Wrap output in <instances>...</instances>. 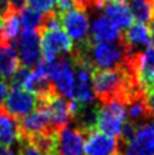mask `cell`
<instances>
[{"label":"cell","instance_id":"6da1fadb","mask_svg":"<svg viewBox=\"0 0 154 155\" xmlns=\"http://www.w3.org/2000/svg\"><path fill=\"white\" fill-rule=\"evenodd\" d=\"M126 119L127 115L125 104L116 100L105 104L99 103L95 117V128L100 131V134L118 138Z\"/></svg>","mask_w":154,"mask_h":155},{"label":"cell","instance_id":"7a4b0ae2","mask_svg":"<svg viewBox=\"0 0 154 155\" xmlns=\"http://www.w3.org/2000/svg\"><path fill=\"white\" fill-rule=\"evenodd\" d=\"M38 36H40V46L44 60L64 58L65 55L72 54L73 42L62 27L40 31Z\"/></svg>","mask_w":154,"mask_h":155},{"label":"cell","instance_id":"3957f363","mask_svg":"<svg viewBox=\"0 0 154 155\" xmlns=\"http://www.w3.org/2000/svg\"><path fill=\"white\" fill-rule=\"evenodd\" d=\"M13 48L19 60L21 67L34 69L42 60L40 36L35 31H21Z\"/></svg>","mask_w":154,"mask_h":155},{"label":"cell","instance_id":"277c9868","mask_svg":"<svg viewBox=\"0 0 154 155\" xmlns=\"http://www.w3.org/2000/svg\"><path fill=\"white\" fill-rule=\"evenodd\" d=\"M2 108L14 119H21L37 108V97L25 88L12 87Z\"/></svg>","mask_w":154,"mask_h":155},{"label":"cell","instance_id":"5b68a950","mask_svg":"<svg viewBox=\"0 0 154 155\" xmlns=\"http://www.w3.org/2000/svg\"><path fill=\"white\" fill-rule=\"evenodd\" d=\"M62 28L65 30L68 37L77 44H82L90 38L89 36V17L87 13L77 8H72L64 14L59 15Z\"/></svg>","mask_w":154,"mask_h":155},{"label":"cell","instance_id":"8992f818","mask_svg":"<svg viewBox=\"0 0 154 155\" xmlns=\"http://www.w3.org/2000/svg\"><path fill=\"white\" fill-rule=\"evenodd\" d=\"M71 58V57H69ZM73 69H75V92L73 101L80 105H90L94 104V91L91 84V69L84 62L72 59Z\"/></svg>","mask_w":154,"mask_h":155},{"label":"cell","instance_id":"52a82bcc","mask_svg":"<svg viewBox=\"0 0 154 155\" xmlns=\"http://www.w3.org/2000/svg\"><path fill=\"white\" fill-rule=\"evenodd\" d=\"M154 154V118L137 126L134 138L125 146L122 155H153Z\"/></svg>","mask_w":154,"mask_h":155},{"label":"cell","instance_id":"ba28073f","mask_svg":"<svg viewBox=\"0 0 154 155\" xmlns=\"http://www.w3.org/2000/svg\"><path fill=\"white\" fill-rule=\"evenodd\" d=\"M119 42L127 54H140L153 48L149 28L148 26L140 23H135L126 31H122Z\"/></svg>","mask_w":154,"mask_h":155},{"label":"cell","instance_id":"9c48e42d","mask_svg":"<svg viewBox=\"0 0 154 155\" xmlns=\"http://www.w3.org/2000/svg\"><path fill=\"white\" fill-rule=\"evenodd\" d=\"M85 155H113L121 154L119 141L100 132L92 131L85 137Z\"/></svg>","mask_w":154,"mask_h":155},{"label":"cell","instance_id":"30bf717a","mask_svg":"<svg viewBox=\"0 0 154 155\" xmlns=\"http://www.w3.org/2000/svg\"><path fill=\"white\" fill-rule=\"evenodd\" d=\"M85 136L77 128L65 127L58 134V155H85Z\"/></svg>","mask_w":154,"mask_h":155},{"label":"cell","instance_id":"8fae6325","mask_svg":"<svg viewBox=\"0 0 154 155\" xmlns=\"http://www.w3.org/2000/svg\"><path fill=\"white\" fill-rule=\"evenodd\" d=\"M137 81L145 95L154 91V48L141 53L136 60Z\"/></svg>","mask_w":154,"mask_h":155},{"label":"cell","instance_id":"7c38bea8","mask_svg":"<svg viewBox=\"0 0 154 155\" xmlns=\"http://www.w3.org/2000/svg\"><path fill=\"white\" fill-rule=\"evenodd\" d=\"M89 36L95 42L117 44L122 37V31L114 26L105 15H96L91 23Z\"/></svg>","mask_w":154,"mask_h":155},{"label":"cell","instance_id":"4fadbf2b","mask_svg":"<svg viewBox=\"0 0 154 155\" xmlns=\"http://www.w3.org/2000/svg\"><path fill=\"white\" fill-rule=\"evenodd\" d=\"M102 10L105 14V17L118 28H129L130 26H132L134 18L129 5L126 3H104Z\"/></svg>","mask_w":154,"mask_h":155},{"label":"cell","instance_id":"5bb4252c","mask_svg":"<svg viewBox=\"0 0 154 155\" xmlns=\"http://www.w3.org/2000/svg\"><path fill=\"white\" fill-rule=\"evenodd\" d=\"M14 142H19L18 120L0 108V146L9 147Z\"/></svg>","mask_w":154,"mask_h":155},{"label":"cell","instance_id":"9a60e30c","mask_svg":"<svg viewBox=\"0 0 154 155\" xmlns=\"http://www.w3.org/2000/svg\"><path fill=\"white\" fill-rule=\"evenodd\" d=\"M21 67L19 60L13 46H0V74L3 80H9Z\"/></svg>","mask_w":154,"mask_h":155},{"label":"cell","instance_id":"2e32d148","mask_svg":"<svg viewBox=\"0 0 154 155\" xmlns=\"http://www.w3.org/2000/svg\"><path fill=\"white\" fill-rule=\"evenodd\" d=\"M129 8L137 23L146 26L154 19V0H131Z\"/></svg>","mask_w":154,"mask_h":155},{"label":"cell","instance_id":"e0dca14e","mask_svg":"<svg viewBox=\"0 0 154 155\" xmlns=\"http://www.w3.org/2000/svg\"><path fill=\"white\" fill-rule=\"evenodd\" d=\"M44 14L40 12L28 8H25L19 13V23L22 31H35L37 32L40 30L41 23H42Z\"/></svg>","mask_w":154,"mask_h":155},{"label":"cell","instance_id":"ac0fdd59","mask_svg":"<svg viewBox=\"0 0 154 155\" xmlns=\"http://www.w3.org/2000/svg\"><path fill=\"white\" fill-rule=\"evenodd\" d=\"M58 0H27V4L30 5L31 9L40 12L42 14L50 13L55 9Z\"/></svg>","mask_w":154,"mask_h":155},{"label":"cell","instance_id":"d6986e66","mask_svg":"<svg viewBox=\"0 0 154 155\" xmlns=\"http://www.w3.org/2000/svg\"><path fill=\"white\" fill-rule=\"evenodd\" d=\"M73 3V7L80 9V10H84V12H91V10H95V9H102L104 2L103 0H71Z\"/></svg>","mask_w":154,"mask_h":155},{"label":"cell","instance_id":"ffe728a7","mask_svg":"<svg viewBox=\"0 0 154 155\" xmlns=\"http://www.w3.org/2000/svg\"><path fill=\"white\" fill-rule=\"evenodd\" d=\"M18 155H42V153L38 150L32 142L27 141V140H21Z\"/></svg>","mask_w":154,"mask_h":155},{"label":"cell","instance_id":"44dd1931","mask_svg":"<svg viewBox=\"0 0 154 155\" xmlns=\"http://www.w3.org/2000/svg\"><path fill=\"white\" fill-rule=\"evenodd\" d=\"M8 2H9V7L12 9V12L17 14H19L26 8V4H27V0H8Z\"/></svg>","mask_w":154,"mask_h":155},{"label":"cell","instance_id":"7402d4cb","mask_svg":"<svg viewBox=\"0 0 154 155\" xmlns=\"http://www.w3.org/2000/svg\"><path fill=\"white\" fill-rule=\"evenodd\" d=\"M9 90H10L9 84L7 81H4L3 78H0V108L3 107V103L5 100V97H7Z\"/></svg>","mask_w":154,"mask_h":155},{"label":"cell","instance_id":"603a6c76","mask_svg":"<svg viewBox=\"0 0 154 155\" xmlns=\"http://www.w3.org/2000/svg\"><path fill=\"white\" fill-rule=\"evenodd\" d=\"M146 105L149 108V112L152 114V117L154 118V91L146 95Z\"/></svg>","mask_w":154,"mask_h":155},{"label":"cell","instance_id":"cb8c5ba5","mask_svg":"<svg viewBox=\"0 0 154 155\" xmlns=\"http://www.w3.org/2000/svg\"><path fill=\"white\" fill-rule=\"evenodd\" d=\"M0 155H14V153L10 150L9 147H4L0 146Z\"/></svg>","mask_w":154,"mask_h":155},{"label":"cell","instance_id":"d4e9b609","mask_svg":"<svg viewBox=\"0 0 154 155\" xmlns=\"http://www.w3.org/2000/svg\"><path fill=\"white\" fill-rule=\"evenodd\" d=\"M148 28H149V32H150V38H152V44L154 45V19L150 22L149 23V27H148Z\"/></svg>","mask_w":154,"mask_h":155},{"label":"cell","instance_id":"484cf974","mask_svg":"<svg viewBox=\"0 0 154 155\" xmlns=\"http://www.w3.org/2000/svg\"><path fill=\"white\" fill-rule=\"evenodd\" d=\"M104 3H108V2H114V3H126V2H130V0H103Z\"/></svg>","mask_w":154,"mask_h":155},{"label":"cell","instance_id":"4316f807","mask_svg":"<svg viewBox=\"0 0 154 155\" xmlns=\"http://www.w3.org/2000/svg\"><path fill=\"white\" fill-rule=\"evenodd\" d=\"M113 155H122V154H119V153H118V154H113Z\"/></svg>","mask_w":154,"mask_h":155}]
</instances>
